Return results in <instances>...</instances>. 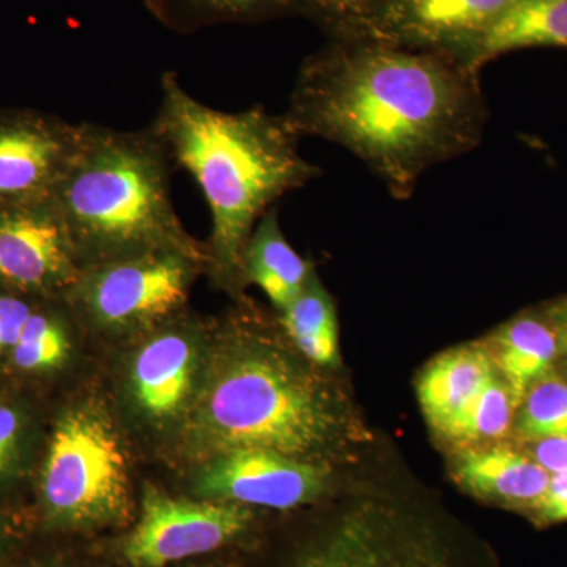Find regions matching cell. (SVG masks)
Wrapping results in <instances>:
<instances>
[{
    "label": "cell",
    "mask_w": 567,
    "mask_h": 567,
    "mask_svg": "<svg viewBox=\"0 0 567 567\" xmlns=\"http://www.w3.org/2000/svg\"><path fill=\"white\" fill-rule=\"evenodd\" d=\"M284 115L298 136L344 147L409 199L425 173L475 151L487 107L464 63L379 41L306 62Z\"/></svg>",
    "instance_id": "1"
},
{
    "label": "cell",
    "mask_w": 567,
    "mask_h": 567,
    "mask_svg": "<svg viewBox=\"0 0 567 567\" xmlns=\"http://www.w3.org/2000/svg\"><path fill=\"white\" fill-rule=\"evenodd\" d=\"M218 328L215 357L183 417L188 454L207 462L252 447L320 464L352 429L341 394L257 312L240 309Z\"/></svg>",
    "instance_id": "2"
},
{
    "label": "cell",
    "mask_w": 567,
    "mask_h": 567,
    "mask_svg": "<svg viewBox=\"0 0 567 567\" xmlns=\"http://www.w3.org/2000/svg\"><path fill=\"white\" fill-rule=\"evenodd\" d=\"M148 128L203 189L212 215L208 270L226 289L240 290L241 256L257 223L276 200L316 181L319 167L298 151L300 136L286 115L262 106L213 110L174 73L163 76L162 103Z\"/></svg>",
    "instance_id": "3"
},
{
    "label": "cell",
    "mask_w": 567,
    "mask_h": 567,
    "mask_svg": "<svg viewBox=\"0 0 567 567\" xmlns=\"http://www.w3.org/2000/svg\"><path fill=\"white\" fill-rule=\"evenodd\" d=\"M80 125V144L52 200L82 270L153 251L188 254L207 265V246L186 233L175 212L173 162L156 134L148 126Z\"/></svg>",
    "instance_id": "4"
},
{
    "label": "cell",
    "mask_w": 567,
    "mask_h": 567,
    "mask_svg": "<svg viewBox=\"0 0 567 567\" xmlns=\"http://www.w3.org/2000/svg\"><path fill=\"white\" fill-rule=\"evenodd\" d=\"M132 477L121 434L100 404L63 413L41 475L48 517L71 529L111 527L133 513Z\"/></svg>",
    "instance_id": "5"
},
{
    "label": "cell",
    "mask_w": 567,
    "mask_h": 567,
    "mask_svg": "<svg viewBox=\"0 0 567 567\" xmlns=\"http://www.w3.org/2000/svg\"><path fill=\"white\" fill-rule=\"evenodd\" d=\"M204 268L203 260L178 251L123 257L84 268L65 301L100 333L144 336L185 311Z\"/></svg>",
    "instance_id": "6"
},
{
    "label": "cell",
    "mask_w": 567,
    "mask_h": 567,
    "mask_svg": "<svg viewBox=\"0 0 567 567\" xmlns=\"http://www.w3.org/2000/svg\"><path fill=\"white\" fill-rule=\"evenodd\" d=\"M251 517L246 506L174 498L145 484L140 522L123 544V557L133 567H166L226 546Z\"/></svg>",
    "instance_id": "7"
},
{
    "label": "cell",
    "mask_w": 567,
    "mask_h": 567,
    "mask_svg": "<svg viewBox=\"0 0 567 567\" xmlns=\"http://www.w3.org/2000/svg\"><path fill=\"white\" fill-rule=\"evenodd\" d=\"M82 267L54 200L0 207V289L62 300Z\"/></svg>",
    "instance_id": "8"
},
{
    "label": "cell",
    "mask_w": 567,
    "mask_h": 567,
    "mask_svg": "<svg viewBox=\"0 0 567 567\" xmlns=\"http://www.w3.org/2000/svg\"><path fill=\"white\" fill-rule=\"evenodd\" d=\"M298 567H457L427 529L394 507H353Z\"/></svg>",
    "instance_id": "9"
},
{
    "label": "cell",
    "mask_w": 567,
    "mask_h": 567,
    "mask_svg": "<svg viewBox=\"0 0 567 567\" xmlns=\"http://www.w3.org/2000/svg\"><path fill=\"white\" fill-rule=\"evenodd\" d=\"M80 134V123L47 112L0 111V207L51 199Z\"/></svg>",
    "instance_id": "10"
},
{
    "label": "cell",
    "mask_w": 567,
    "mask_h": 567,
    "mask_svg": "<svg viewBox=\"0 0 567 567\" xmlns=\"http://www.w3.org/2000/svg\"><path fill=\"white\" fill-rule=\"evenodd\" d=\"M324 486L323 465L252 447L229 451L204 462L194 484L203 499L279 511L315 502Z\"/></svg>",
    "instance_id": "11"
},
{
    "label": "cell",
    "mask_w": 567,
    "mask_h": 567,
    "mask_svg": "<svg viewBox=\"0 0 567 567\" xmlns=\"http://www.w3.org/2000/svg\"><path fill=\"white\" fill-rule=\"evenodd\" d=\"M144 336L130 364L133 404L153 424L182 420L200 385L203 330L182 312Z\"/></svg>",
    "instance_id": "12"
},
{
    "label": "cell",
    "mask_w": 567,
    "mask_h": 567,
    "mask_svg": "<svg viewBox=\"0 0 567 567\" xmlns=\"http://www.w3.org/2000/svg\"><path fill=\"white\" fill-rule=\"evenodd\" d=\"M516 0H380L371 18L386 43L431 48L462 63L465 52Z\"/></svg>",
    "instance_id": "13"
},
{
    "label": "cell",
    "mask_w": 567,
    "mask_h": 567,
    "mask_svg": "<svg viewBox=\"0 0 567 567\" xmlns=\"http://www.w3.org/2000/svg\"><path fill=\"white\" fill-rule=\"evenodd\" d=\"M499 375L483 346H464L436 357L417 379V401L429 425L446 442L464 445L466 425L484 391Z\"/></svg>",
    "instance_id": "14"
},
{
    "label": "cell",
    "mask_w": 567,
    "mask_h": 567,
    "mask_svg": "<svg viewBox=\"0 0 567 567\" xmlns=\"http://www.w3.org/2000/svg\"><path fill=\"white\" fill-rule=\"evenodd\" d=\"M456 477L477 496L535 511L546 494L550 473L529 453L507 446H483L462 454Z\"/></svg>",
    "instance_id": "15"
},
{
    "label": "cell",
    "mask_w": 567,
    "mask_h": 567,
    "mask_svg": "<svg viewBox=\"0 0 567 567\" xmlns=\"http://www.w3.org/2000/svg\"><path fill=\"white\" fill-rule=\"evenodd\" d=\"M533 47L567 48V0H516L473 41L462 63L480 74L496 55Z\"/></svg>",
    "instance_id": "16"
},
{
    "label": "cell",
    "mask_w": 567,
    "mask_h": 567,
    "mask_svg": "<svg viewBox=\"0 0 567 567\" xmlns=\"http://www.w3.org/2000/svg\"><path fill=\"white\" fill-rule=\"evenodd\" d=\"M315 274L312 265L305 260L284 237L278 210L270 208L252 230L241 256V287H259L267 295L276 311L281 312L303 292Z\"/></svg>",
    "instance_id": "17"
},
{
    "label": "cell",
    "mask_w": 567,
    "mask_h": 567,
    "mask_svg": "<svg viewBox=\"0 0 567 567\" xmlns=\"http://www.w3.org/2000/svg\"><path fill=\"white\" fill-rule=\"evenodd\" d=\"M491 352L518 409L529 388L551 374L561 344L555 324L536 316H522L495 334Z\"/></svg>",
    "instance_id": "18"
},
{
    "label": "cell",
    "mask_w": 567,
    "mask_h": 567,
    "mask_svg": "<svg viewBox=\"0 0 567 567\" xmlns=\"http://www.w3.org/2000/svg\"><path fill=\"white\" fill-rule=\"evenodd\" d=\"M278 315L287 341L306 361L320 368L339 364L338 311L333 298L316 274L297 300Z\"/></svg>",
    "instance_id": "19"
},
{
    "label": "cell",
    "mask_w": 567,
    "mask_h": 567,
    "mask_svg": "<svg viewBox=\"0 0 567 567\" xmlns=\"http://www.w3.org/2000/svg\"><path fill=\"white\" fill-rule=\"evenodd\" d=\"M71 350L69 324L59 309L39 305L11 349L14 368L24 372H48L61 368Z\"/></svg>",
    "instance_id": "20"
},
{
    "label": "cell",
    "mask_w": 567,
    "mask_h": 567,
    "mask_svg": "<svg viewBox=\"0 0 567 567\" xmlns=\"http://www.w3.org/2000/svg\"><path fill=\"white\" fill-rule=\"evenodd\" d=\"M153 10L174 25H205L264 17L295 0H151ZM301 2V0H300Z\"/></svg>",
    "instance_id": "21"
},
{
    "label": "cell",
    "mask_w": 567,
    "mask_h": 567,
    "mask_svg": "<svg viewBox=\"0 0 567 567\" xmlns=\"http://www.w3.org/2000/svg\"><path fill=\"white\" fill-rule=\"evenodd\" d=\"M516 429L527 442L567 436V380L547 375L520 402Z\"/></svg>",
    "instance_id": "22"
},
{
    "label": "cell",
    "mask_w": 567,
    "mask_h": 567,
    "mask_svg": "<svg viewBox=\"0 0 567 567\" xmlns=\"http://www.w3.org/2000/svg\"><path fill=\"white\" fill-rule=\"evenodd\" d=\"M40 300L0 289V353L11 352Z\"/></svg>",
    "instance_id": "23"
},
{
    "label": "cell",
    "mask_w": 567,
    "mask_h": 567,
    "mask_svg": "<svg viewBox=\"0 0 567 567\" xmlns=\"http://www.w3.org/2000/svg\"><path fill=\"white\" fill-rule=\"evenodd\" d=\"M22 420L13 406L0 404V481L17 470L21 458Z\"/></svg>",
    "instance_id": "24"
},
{
    "label": "cell",
    "mask_w": 567,
    "mask_h": 567,
    "mask_svg": "<svg viewBox=\"0 0 567 567\" xmlns=\"http://www.w3.org/2000/svg\"><path fill=\"white\" fill-rule=\"evenodd\" d=\"M533 513L540 524L567 522V470L550 475L546 494L537 503Z\"/></svg>",
    "instance_id": "25"
},
{
    "label": "cell",
    "mask_w": 567,
    "mask_h": 567,
    "mask_svg": "<svg viewBox=\"0 0 567 567\" xmlns=\"http://www.w3.org/2000/svg\"><path fill=\"white\" fill-rule=\"evenodd\" d=\"M317 13L330 18L371 17L380 0H301Z\"/></svg>",
    "instance_id": "26"
},
{
    "label": "cell",
    "mask_w": 567,
    "mask_h": 567,
    "mask_svg": "<svg viewBox=\"0 0 567 567\" xmlns=\"http://www.w3.org/2000/svg\"><path fill=\"white\" fill-rule=\"evenodd\" d=\"M533 457L537 464L543 465L550 475L554 473L566 472L567 470V436L558 439L540 440L533 443Z\"/></svg>",
    "instance_id": "27"
},
{
    "label": "cell",
    "mask_w": 567,
    "mask_h": 567,
    "mask_svg": "<svg viewBox=\"0 0 567 567\" xmlns=\"http://www.w3.org/2000/svg\"><path fill=\"white\" fill-rule=\"evenodd\" d=\"M555 327H557L559 336V344L561 352L567 354V303L559 306L555 311Z\"/></svg>",
    "instance_id": "28"
}]
</instances>
